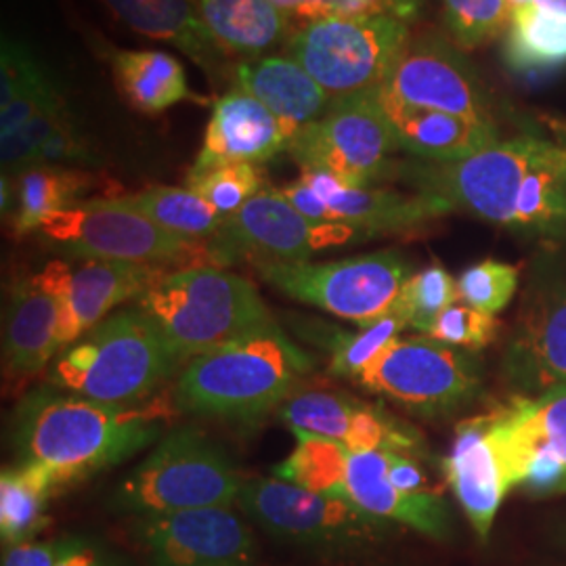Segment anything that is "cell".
Masks as SVG:
<instances>
[{"mask_svg": "<svg viewBox=\"0 0 566 566\" xmlns=\"http://www.w3.org/2000/svg\"><path fill=\"white\" fill-rule=\"evenodd\" d=\"M109 65L124 102L142 114H160L179 103L210 105L189 88L181 61L166 51H114Z\"/></svg>", "mask_w": 566, "mask_h": 566, "instance_id": "28", "label": "cell"}, {"mask_svg": "<svg viewBox=\"0 0 566 566\" xmlns=\"http://www.w3.org/2000/svg\"><path fill=\"white\" fill-rule=\"evenodd\" d=\"M196 7L229 57L256 60L290 34V18L271 0H196Z\"/></svg>", "mask_w": 566, "mask_h": 566, "instance_id": "29", "label": "cell"}, {"mask_svg": "<svg viewBox=\"0 0 566 566\" xmlns=\"http://www.w3.org/2000/svg\"><path fill=\"white\" fill-rule=\"evenodd\" d=\"M57 489L53 474L39 464L4 468L0 474V537L7 546L32 542L49 525V497Z\"/></svg>", "mask_w": 566, "mask_h": 566, "instance_id": "32", "label": "cell"}, {"mask_svg": "<svg viewBox=\"0 0 566 566\" xmlns=\"http://www.w3.org/2000/svg\"><path fill=\"white\" fill-rule=\"evenodd\" d=\"M137 306L158 324L182 361L275 324L254 283L212 264L166 273Z\"/></svg>", "mask_w": 566, "mask_h": 566, "instance_id": "5", "label": "cell"}, {"mask_svg": "<svg viewBox=\"0 0 566 566\" xmlns=\"http://www.w3.org/2000/svg\"><path fill=\"white\" fill-rule=\"evenodd\" d=\"M137 539L151 566H252L256 542L229 507L137 516Z\"/></svg>", "mask_w": 566, "mask_h": 566, "instance_id": "17", "label": "cell"}, {"mask_svg": "<svg viewBox=\"0 0 566 566\" xmlns=\"http://www.w3.org/2000/svg\"><path fill=\"white\" fill-rule=\"evenodd\" d=\"M458 301V282L443 266L432 264L407 277L392 308L403 317L407 327L428 336L441 313Z\"/></svg>", "mask_w": 566, "mask_h": 566, "instance_id": "36", "label": "cell"}, {"mask_svg": "<svg viewBox=\"0 0 566 566\" xmlns=\"http://www.w3.org/2000/svg\"><path fill=\"white\" fill-rule=\"evenodd\" d=\"M357 382L420 416H446L476 397L481 374L472 353L422 334L392 340Z\"/></svg>", "mask_w": 566, "mask_h": 566, "instance_id": "11", "label": "cell"}, {"mask_svg": "<svg viewBox=\"0 0 566 566\" xmlns=\"http://www.w3.org/2000/svg\"><path fill=\"white\" fill-rule=\"evenodd\" d=\"M292 430L296 434V447L282 464L273 468L275 479L301 486L311 493L348 497L346 474L350 453L336 441L304 432L298 428Z\"/></svg>", "mask_w": 566, "mask_h": 566, "instance_id": "34", "label": "cell"}, {"mask_svg": "<svg viewBox=\"0 0 566 566\" xmlns=\"http://www.w3.org/2000/svg\"><path fill=\"white\" fill-rule=\"evenodd\" d=\"M60 327V303L36 275L15 283L2 340L4 371L21 380L42 371L61 350Z\"/></svg>", "mask_w": 566, "mask_h": 566, "instance_id": "25", "label": "cell"}, {"mask_svg": "<svg viewBox=\"0 0 566 566\" xmlns=\"http://www.w3.org/2000/svg\"><path fill=\"white\" fill-rule=\"evenodd\" d=\"M407 42L409 25L392 15L329 18L304 23L285 53L336 103L378 93Z\"/></svg>", "mask_w": 566, "mask_h": 566, "instance_id": "7", "label": "cell"}, {"mask_svg": "<svg viewBox=\"0 0 566 566\" xmlns=\"http://www.w3.org/2000/svg\"><path fill=\"white\" fill-rule=\"evenodd\" d=\"M399 149L426 163H460L500 142L495 122L472 120L446 112L413 107L376 93Z\"/></svg>", "mask_w": 566, "mask_h": 566, "instance_id": "24", "label": "cell"}, {"mask_svg": "<svg viewBox=\"0 0 566 566\" xmlns=\"http://www.w3.org/2000/svg\"><path fill=\"white\" fill-rule=\"evenodd\" d=\"M405 327L403 317L392 308L385 317L361 325L357 332H336L329 340V374L357 380L365 367L376 361L386 346L399 338Z\"/></svg>", "mask_w": 566, "mask_h": 566, "instance_id": "35", "label": "cell"}, {"mask_svg": "<svg viewBox=\"0 0 566 566\" xmlns=\"http://www.w3.org/2000/svg\"><path fill=\"white\" fill-rule=\"evenodd\" d=\"M504 60L523 74L552 72L566 65V15L535 4L510 11L504 30Z\"/></svg>", "mask_w": 566, "mask_h": 566, "instance_id": "31", "label": "cell"}, {"mask_svg": "<svg viewBox=\"0 0 566 566\" xmlns=\"http://www.w3.org/2000/svg\"><path fill=\"white\" fill-rule=\"evenodd\" d=\"M447 483L464 510L476 537L486 542L507 491L506 472L493 446L489 420L479 416L458 426L446 460Z\"/></svg>", "mask_w": 566, "mask_h": 566, "instance_id": "22", "label": "cell"}, {"mask_svg": "<svg viewBox=\"0 0 566 566\" xmlns=\"http://www.w3.org/2000/svg\"><path fill=\"white\" fill-rule=\"evenodd\" d=\"M130 30L177 46L208 74H219L229 55L203 25L196 0H103Z\"/></svg>", "mask_w": 566, "mask_h": 566, "instance_id": "27", "label": "cell"}, {"mask_svg": "<svg viewBox=\"0 0 566 566\" xmlns=\"http://www.w3.org/2000/svg\"><path fill=\"white\" fill-rule=\"evenodd\" d=\"M76 537L53 539V542H25L9 546L2 556V566H57L67 549L74 546Z\"/></svg>", "mask_w": 566, "mask_h": 566, "instance_id": "46", "label": "cell"}, {"mask_svg": "<svg viewBox=\"0 0 566 566\" xmlns=\"http://www.w3.org/2000/svg\"><path fill=\"white\" fill-rule=\"evenodd\" d=\"M313 359L277 324L193 357L177 382V405L200 416L256 418L282 405L313 371Z\"/></svg>", "mask_w": 566, "mask_h": 566, "instance_id": "3", "label": "cell"}, {"mask_svg": "<svg viewBox=\"0 0 566 566\" xmlns=\"http://www.w3.org/2000/svg\"><path fill=\"white\" fill-rule=\"evenodd\" d=\"M388 481L405 493H430L428 481H426L420 465L411 462L401 453H390L388 462Z\"/></svg>", "mask_w": 566, "mask_h": 566, "instance_id": "47", "label": "cell"}, {"mask_svg": "<svg viewBox=\"0 0 566 566\" xmlns=\"http://www.w3.org/2000/svg\"><path fill=\"white\" fill-rule=\"evenodd\" d=\"M287 18L319 21L329 18H369L390 15L382 0H271Z\"/></svg>", "mask_w": 566, "mask_h": 566, "instance_id": "43", "label": "cell"}, {"mask_svg": "<svg viewBox=\"0 0 566 566\" xmlns=\"http://www.w3.org/2000/svg\"><path fill=\"white\" fill-rule=\"evenodd\" d=\"M563 539H565V544H566V521H565V526H563Z\"/></svg>", "mask_w": 566, "mask_h": 566, "instance_id": "52", "label": "cell"}, {"mask_svg": "<svg viewBox=\"0 0 566 566\" xmlns=\"http://www.w3.org/2000/svg\"><path fill=\"white\" fill-rule=\"evenodd\" d=\"M61 97L63 95L55 86V82L46 76L44 70H41L34 78H30L21 86V91L15 95L13 102L0 109V139L20 130L25 122H30L36 114H41L44 107L60 102Z\"/></svg>", "mask_w": 566, "mask_h": 566, "instance_id": "42", "label": "cell"}, {"mask_svg": "<svg viewBox=\"0 0 566 566\" xmlns=\"http://www.w3.org/2000/svg\"><path fill=\"white\" fill-rule=\"evenodd\" d=\"M42 67L30 55L25 46L15 41L2 39V55H0V109L15 99L21 86L34 78Z\"/></svg>", "mask_w": 566, "mask_h": 566, "instance_id": "45", "label": "cell"}, {"mask_svg": "<svg viewBox=\"0 0 566 566\" xmlns=\"http://www.w3.org/2000/svg\"><path fill=\"white\" fill-rule=\"evenodd\" d=\"M556 128L560 130V135H563V137L566 139V122H558V124H556Z\"/></svg>", "mask_w": 566, "mask_h": 566, "instance_id": "51", "label": "cell"}, {"mask_svg": "<svg viewBox=\"0 0 566 566\" xmlns=\"http://www.w3.org/2000/svg\"><path fill=\"white\" fill-rule=\"evenodd\" d=\"M245 481L221 447L202 430L168 432L112 497V507L135 516H158L238 502Z\"/></svg>", "mask_w": 566, "mask_h": 566, "instance_id": "6", "label": "cell"}, {"mask_svg": "<svg viewBox=\"0 0 566 566\" xmlns=\"http://www.w3.org/2000/svg\"><path fill=\"white\" fill-rule=\"evenodd\" d=\"M238 504L273 539L324 554L364 546L380 525L348 497L311 493L280 479L245 481Z\"/></svg>", "mask_w": 566, "mask_h": 566, "instance_id": "13", "label": "cell"}, {"mask_svg": "<svg viewBox=\"0 0 566 566\" xmlns=\"http://www.w3.org/2000/svg\"><path fill=\"white\" fill-rule=\"evenodd\" d=\"M418 193L526 233H566V143L516 137L460 163L397 164Z\"/></svg>", "mask_w": 566, "mask_h": 566, "instance_id": "1", "label": "cell"}, {"mask_svg": "<svg viewBox=\"0 0 566 566\" xmlns=\"http://www.w3.org/2000/svg\"><path fill=\"white\" fill-rule=\"evenodd\" d=\"M388 451L350 453L346 491L348 500L380 521L411 526L437 542L451 537V512L446 500L430 493H405L388 481Z\"/></svg>", "mask_w": 566, "mask_h": 566, "instance_id": "23", "label": "cell"}, {"mask_svg": "<svg viewBox=\"0 0 566 566\" xmlns=\"http://www.w3.org/2000/svg\"><path fill=\"white\" fill-rule=\"evenodd\" d=\"M510 385L531 397L566 388V271L533 285L506 350Z\"/></svg>", "mask_w": 566, "mask_h": 566, "instance_id": "18", "label": "cell"}, {"mask_svg": "<svg viewBox=\"0 0 566 566\" xmlns=\"http://www.w3.org/2000/svg\"><path fill=\"white\" fill-rule=\"evenodd\" d=\"M99 156L82 135L74 118L63 124L60 130L42 145L34 166H61V164H97Z\"/></svg>", "mask_w": 566, "mask_h": 566, "instance_id": "44", "label": "cell"}, {"mask_svg": "<svg viewBox=\"0 0 566 566\" xmlns=\"http://www.w3.org/2000/svg\"><path fill=\"white\" fill-rule=\"evenodd\" d=\"M510 0H443V20L451 42L474 49L506 30Z\"/></svg>", "mask_w": 566, "mask_h": 566, "instance_id": "38", "label": "cell"}, {"mask_svg": "<svg viewBox=\"0 0 566 566\" xmlns=\"http://www.w3.org/2000/svg\"><path fill=\"white\" fill-rule=\"evenodd\" d=\"M238 88L282 122L294 137L303 126L319 120L329 109L332 99L298 61L290 57H256L242 61L233 70Z\"/></svg>", "mask_w": 566, "mask_h": 566, "instance_id": "26", "label": "cell"}, {"mask_svg": "<svg viewBox=\"0 0 566 566\" xmlns=\"http://www.w3.org/2000/svg\"><path fill=\"white\" fill-rule=\"evenodd\" d=\"M497 334L495 315L479 311L465 303H453L441 313L434 327L430 329V338L439 343L464 348L468 353L481 350L486 344L493 343Z\"/></svg>", "mask_w": 566, "mask_h": 566, "instance_id": "41", "label": "cell"}, {"mask_svg": "<svg viewBox=\"0 0 566 566\" xmlns=\"http://www.w3.org/2000/svg\"><path fill=\"white\" fill-rule=\"evenodd\" d=\"M301 181L319 200V223L348 224L367 238L416 229L453 212L443 200L418 191L401 193L385 187L348 185L313 170H303Z\"/></svg>", "mask_w": 566, "mask_h": 566, "instance_id": "19", "label": "cell"}, {"mask_svg": "<svg viewBox=\"0 0 566 566\" xmlns=\"http://www.w3.org/2000/svg\"><path fill=\"white\" fill-rule=\"evenodd\" d=\"M507 483L528 495L566 493V388L486 413Z\"/></svg>", "mask_w": 566, "mask_h": 566, "instance_id": "14", "label": "cell"}, {"mask_svg": "<svg viewBox=\"0 0 566 566\" xmlns=\"http://www.w3.org/2000/svg\"><path fill=\"white\" fill-rule=\"evenodd\" d=\"M290 142V133L263 103L233 86L212 103L202 149L191 170L217 164L266 163L285 151Z\"/></svg>", "mask_w": 566, "mask_h": 566, "instance_id": "21", "label": "cell"}, {"mask_svg": "<svg viewBox=\"0 0 566 566\" xmlns=\"http://www.w3.org/2000/svg\"><path fill=\"white\" fill-rule=\"evenodd\" d=\"M42 243L65 259L122 263L191 264L210 261L208 242L185 240L118 198H95L51 214L39 227Z\"/></svg>", "mask_w": 566, "mask_h": 566, "instance_id": "8", "label": "cell"}, {"mask_svg": "<svg viewBox=\"0 0 566 566\" xmlns=\"http://www.w3.org/2000/svg\"><path fill=\"white\" fill-rule=\"evenodd\" d=\"M118 200L166 231L193 242H210L227 221L212 203L189 187H149Z\"/></svg>", "mask_w": 566, "mask_h": 566, "instance_id": "33", "label": "cell"}, {"mask_svg": "<svg viewBox=\"0 0 566 566\" xmlns=\"http://www.w3.org/2000/svg\"><path fill=\"white\" fill-rule=\"evenodd\" d=\"M518 290V269L500 261H483L468 266L458 277L460 301L489 315L504 311Z\"/></svg>", "mask_w": 566, "mask_h": 566, "instance_id": "40", "label": "cell"}, {"mask_svg": "<svg viewBox=\"0 0 566 566\" xmlns=\"http://www.w3.org/2000/svg\"><path fill=\"white\" fill-rule=\"evenodd\" d=\"M185 364L139 306L122 308L67 346L49 386L109 405H139Z\"/></svg>", "mask_w": 566, "mask_h": 566, "instance_id": "4", "label": "cell"}, {"mask_svg": "<svg viewBox=\"0 0 566 566\" xmlns=\"http://www.w3.org/2000/svg\"><path fill=\"white\" fill-rule=\"evenodd\" d=\"M399 149L392 126L374 95L329 105L319 120L303 126L287 145L303 170L325 172L348 185H371L385 179L397 164Z\"/></svg>", "mask_w": 566, "mask_h": 566, "instance_id": "12", "label": "cell"}, {"mask_svg": "<svg viewBox=\"0 0 566 566\" xmlns=\"http://www.w3.org/2000/svg\"><path fill=\"white\" fill-rule=\"evenodd\" d=\"M95 185L97 177L78 168L32 166L23 170L15 182V210L11 217L13 231L18 235L39 231L51 214L84 202L82 196H86Z\"/></svg>", "mask_w": 566, "mask_h": 566, "instance_id": "30", "label": "cell"}, {"mask_svg": "<svg viewBox=\"0 0 566 566\" xmlns=\"http://www.w3.org/2000/svg\"><path fill=\"white\" fill-rule=\"evenodd\" d=\"M382 2L392 18L405 21V23L416 20L424 4V0H382Z\"/></svg>", "mask_w": 566, "mask_h": 566, "instance_id": "49", "label": "cell"}, {"mask_svg": "<svg viewBox=\"0 0 566 566\" xmlns=\"http://www.w3.org/2000/svg\"><path fill=\"white\" fill-rule=\"evenodd\" d=\"M521 4H535V7H544V9L566 15V0H510V11Z\"/></svg>", "mask_w": 566, "mask_h": 566, "instance_id": "50", "label": "cell"}, {"mask_svg": "<svg viewBox=\"0 0 566 566\" xmlns=\"http://www.w3.org/2000/svg\"><path fill=\"white\" fill-rule=\"evenodd\" d=\"M164 275V266L156 264L97 259L51 261L36 273V280L60 303L61 350L107 319L118 304L137 303Z\"/></svg>", "mask_w": 566, "mask_h": 566, "instance_id": "15", "label": "cell"}, {"mask_svg": "<svg viewBox=\"0 0 566 566\" xmlns=\"http://www.w3.org/2000/svg\"><path fill=\"white\" fill-rule=\"evenodd\" d=\"M367 235L355 227L311 221L285 200L282 189H263L231 214L208 242L210 263H308L311 256Z\"/></svg>", "mask_w": 566, "mask_h": 566, "instance_id": "10", "label": "cell"}, {"mask_svg": "<svg viewBox=\"0 0 566 566\" xmlns=\"http://www.w3.org/2000/svg\"><path fill=\"white\" fill-rule=\"evenodd\" d=\"M380 91L413 107L495 122L485 84L472 63L460 46L437 34L407 42Z\"/></svg>", "mask_w": 566, "mask_h": 566, "instance_id": "16", "label": "cell"}, {"mask_svg": "<svg viewBox=\"0 0 566 566\" xmlns=\"http://www.w3.org/2000/svg\"><path fill=\"white\" fill-rule=\"evenodd\" d=\"M57 566H112V563L99 547L76 537L74 546L67 549V554L61 558Z\"/></svg>", "mask_w": 566, "mask_h": 566, "instance_id": "48", "label": "cell"}, {"mask_svg": "<svg viewBox=\"0 0 566 566\" xmlns=\"http://www.w3.org/2000/svg\"><path fill=\"white\" fill-rule=\"evenodd\" d=\"M187 187L229 219L263 191L264 179L256 164H217L206 170H189Z\"/></svg>", "mask_w": 566, "mask_h": 566, "instance_id": "37", "label": "cell"}, {"mask_svg": "<svg viewBox=\"0 0 566 566\" xmlns=\"http://www.w3.org/2000/svg\"><path fill=\"white\" fill-rule=\"evenodd\" d=\"M170 418L166 405H109L55 386L30 392L13 418L18 464L46 468L57 486L154 446Z\"/></svg>", "mask_w": 566, "mask_h": 566, "instance_id": "2", "label": "cell"}, {"mask_svg": "<svg viewBox=\"0 0 566 566\" xmlns=\"http://www.w3.org/2000/svg\"><path fill=\"white\" fill-rule=\"evenodd\" d=\"M254 269L285 296L359 327L390 313L409 277V264L395 250L327 263H263Z\"/></svg>", "mask_w": 566, "mask_h": 566, "instance_id": "9", "label": "cell"}, {"mask_svg": "<svg viewBox=\"0 0 566 566\" xmlns=\"http://www.w3.org/2000/svg\"><path fill=\"white\" fill-rule=\"evenodd\" d=\"M280 416L290 428L336 441L348 453H401L416 447L411 430L397 424L382 411L336 392H294L283 401Z\"/></svg>", "mask_w": 566, "mask_h": 566, "instance_id": "20", "label": "cell"}, {"mask_svg": "<svg viewBox=\"0 0 566 566\" xmlns=\"http://www.w3.org/2000/svg\"><path fill=\"white\" fill-rule=\"evenodd\" d=\"M74 118L67 103L61 97L60 102L44 107L30 122H25L20 130L0 139V160L2 175H21L32 168L39 158L42 145L49 142L63 124Z\"/></svg>", "mask_w": 566, "mask_h": 566, "instance_id": "39", "label": "cell"}]
</instances>
